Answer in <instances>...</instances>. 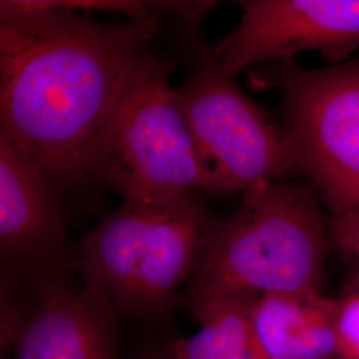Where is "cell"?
<instances>
[{"instance_id": "obj_14", "label": "cell", "mask_w": 359, "mask_h": 359, "mask_svg": "<svg viewBox=\"0 0 359 359\" xmlns=\"http://www.w3.org/2000/svg\"><path fill=\"white\" fill-rule=\"evenodd\" d=\"M225 359H264V357L258 353L256 346H253L248 348V350L241 351V353H238V354H234V355H231L229 358Z\"/></svg>"}, {"instance_id": "obj_13", "label": "cell", "mask_w": 359, "mask_h": 359, "mask_svg": "<svg viewBox=\"0 0 359 359\" xmlns=\"http://www.w3.org/2000/svg\"><path fill=\"white\" fill-rule=\"evenodd\" d=\"M330 231L338 248L359 261V209L342 216H330Z\"/></svg>"}, {"instance_id": "obj_4", "label": "cell", "mask_w": 359, "mask_h": 359, "mask_svg": "<svg viewBox=\"0 0 359 359\" xmlns=\"http://www.w3.org/2000/svg\"><path fill=\"white\" fill-rule=\"evenodd\" d=\"M168 75L169 68L154 55L135 72L90 157V177L126 201L208 192L205 168Z\"/></svg>"}, {"instance_id": "obj_12", "label": "cell", "mask_w": 359, "mask_h": 359, "mask_svg": "<svg viewBox=\"0 0 359 359\" xmlns=\"http://www.w3.org/2000/svg\"><path fill=\"white\" fill-rule=\"evenodd\" d=\"M338 359H359V293L338 301Z\"/></svg>"}, {"instance_id": "obj_5", "label": "cell", "mask_w": 359, "mask_h": 359, "mask_svg": "<svg viewBox=\"0 0 359 359\" xmlns=\"http://www.w3.org/2000/svg\"><path fill=\"white\" fill-rule=\"evenodd\" d=\"M257 80L280 90L295 164L330 216L359 209V56L325 68L264 65Z\"/></svg>"}, {"instance_id": "obj_11", "label": "cell", "mask_w": 359, "mask_h": 359, "mask_svg": "<svg viewBox=\"0 0 359 359\" xmlns=\"http://www.w3.org/2000/svg\"><path fill=\"white\" fill-rule=\"evenodd\" d=\"M257 293L212 295L189 305L201 329L168 347L170 359H225L255 346L252 314Z\"/></svg>"}, {"instance_id": "obj_7", "label": "cell", "mask_w": 359, "mask_h": 359, "mask_svg": "<svg viewBox=\"0 0 359 359\" xmlns=\"http://www.w3.org/2000/svg\"><path fill=\"white\" fill-rule=\"evenodd\" d=\"M243 16L212 48L224 71L236 76L248 67L294 60L317 51L329 65L359 51V0H245Z\"/></svg>"}, {"instance_id": "obj_10", "label": "cell", "mask_w": 359, "mask_h": 359, "mask_svg": "<svg viewBox=\"0 0 359 359\" xmlns=\"http://www.w3.org/2000/svg\"><path fill=\"white\" fill-rule=\"evenodd\" d=\"M338 301L322 292L257 298L252 337L264 359H338Z\"/></svg>"}, {"instance_id": "obj_3", "label": "cell", "mask_w": 359, "mask_h": 359, "mask_svg": "<svg viewBox=\"0 0 359 359\" xmlns=\"http://www.w3.org/2000/svg\"><path fill=\"white\" fill-rule=\"evenodd\" d=\"M218 224L194 194L126 201L81 238L76 269L117 313L152 316L192 283Z\"/></svg>"}, {"instance_id": "obj_15", "label": "cell", "mask_w": 359, "mask_h": 359, "mask_svg": "<svg viewBox=\"0 0 359 359\" xmlns=\"http://www.w3.org/2000/svg\"><path fill=\"white\" fill-rule=\"evenodd\" d=\"M151 359H170V358H169V357H168V358H151Z\"/></svg>"}, {"instance_id": "obj_6", "label": "cell", "mask_w": 359, "mask_h": 359, "mask_svg": "<svg viewBox=\"0 0 359 359\" xmlns=\"http://www.w3.org/2000/svg\"><path fill=\"white\" fill-rule=\"evenodd\" d=\"M173 92L205 168L208 192L245 193L301 173L283 127L240 88L212 50Z\"/></svg>"}, {"instance_id": "obj_9", "label": "cell", "mask_w": 359, "mask_h": 359, "mask_svg": "<svg viewBox=\"0 0 359 359\" xmlns=\"http://www.w3.org/2000/svg\"><path fill=\"white\" fill-rule=\"evenodd\" d=\"M32 290L36 304L13 359H116L117 310L105 295L67 278Z\"/></svg>"}, {"instance_id": "obj_8", "label": "cell", "mask_w": 359, "mask_h": 359, "mask_svg": "<svg viewBox=\"0 0 359 359\" xmlns=\"http://www.w3.org/2000/svg\"><path fill=\"white\" fill-rule=\"evenodd\" d=\"M0 255L1 278L31 289L76 268L56 187L1 135Z\"/></svg>"}, {"instance_id": "obj_2", "label": "cell", "mask_w": 359, "mask_h": 359, "mask_svg": "<svg viewBox=\"0 0 359 359\" xmlns=\"http://www.w3.org/2000/svg\"><path fill=\"white\" fill-rule=\"evenodd\" d=\"M313 184L276 181L243 193L219 219L187 301L229 293L321 292L330 217Z\"/></svg>"}, {"instance_id": "obj_1", "label": "cell", "mask_w": 359, "mask_h": 359, "mask_svg": "<svg viewBox=\"0 0 359 359\" xmlns=\"http://www.w3.org/2000/svg\"><path fill=\"white\" fill-rule=\"evenodd\" d=\"M152 32L90 13L0 1V135L56 187L90 179V157Z\"/></svg>"}]
</instances>
